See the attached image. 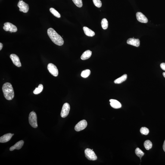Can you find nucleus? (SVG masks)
<instances>
[{
	"mask_svg": "<svg viewBox=\"0 0 165 165\" xmlns=\"http://www.w3.org/2000/svg\"><path fill=\"white\" fill-rule=\"evenodd\" d=\"M127 78V75L126 74H124L120 77L116 79L114 81V82L116 84H120L125 81L126 80Z\"/></svg>",
	"mask_w": 165,
	"mask_h": 165,
	"instance_id": "18",
	"label": "nucleus"
},
{
	"mask_svg": "<svg viewBox=\"0 0 165 165\" xmlns=\"http://www.w3.org/2000/svg\"><path fill=\"white\" fill-rule=\"evenodd\" d=\"M48 35L52 42L57 45L61 46L64 43L62 37L54 29L49 28L47 31Z\"/></svg>",
	"mask_w": 165,
	"mask_h": 165,
	"instance_id": "1",
	"label": "nucleus"
},
{
	"mask_svg": "<svg viewBox=\"0 0 165 165\" xmlns=\"http://www.w3.org/2000/svg\"><path fill=\"white\" fill-rule=\"evenodd\" d=\"M29 123L32 127L36 128L38 127L37 117L35 112H31L29 115Z\"/></svg>",
	"mask_w": 165,
	"mask_h": 165,
	"instance_id": "3",
	"label": "nucleus"
},
{
	"mask_svg": "<svg viewBox=\"0 0 165 165\" xmlns=\"http://www.w3.org/2000/svg\"><path fill=\"white\" fill-rule=\"evenodd\" d=\"M43 89V86L42 84H40L38 87L36 88L33 91V93L35 95H38L42 92Z\"/></svg>",
	"mask_w": 165,
	"mask_h": 165,
	"instance_id": "19",
	"label": "nucleus"
},
{
	"mask_svg": "<svg viewBox=\"0 0 165 165\" xmlns=\"http://www.w3.org/2000/svg\"><path fill=\"white\" fill-rule=\"evenodd\" d=\"M12 135H13H13H14V134H12Z\"/></svg>",
	"mask_w": 165,
	"mask_h": 165,
	"instance_id": "32",
	"label": "nucleus"
},
{
	"mask_svg": "<svg viewBox=\"0 0 165 165\" xmlns=\"http://www.w3.org/2000/svg\"><path fill=\"white\" fill-rule=\"evenodd\" d=\"M101 25L103 29H106L108 27V23L107 20L105 18H103L101 21Z\"/></svg>",
	"mask_w": 165,
	"mask_h": 165,
	"instance_id": "21",
	"label": "nucleus"
},
{
	"mask_svg": "<svg viewBox=\"0 0 165 165\" xmlns=\"http://www.w3.org/2000/svg\"><path fill=\"white\" fill-rule=\"evenodd\" d=\"M144 146L146 149L149 150L151 149L152 147V144L149 140H147L144 142Z\"/></svg>",
	"mask_w": 165,
	"mask_h": 165,
	"instance_id": "20",
	"label": "nucleus"
},
{
	"mask_svg": "<svg viewBox=\"0 0 165 165\" xmlns=\"http://www.w3.org/2000/svg\"><path fill=\"white\" fill-rule=\"evenodd\" d=\"M70 110V106L68 103L63 105L61 112V115L63 118H65L68 115Z\"/></svg>",
	"mask_w": 165,
	"mask_h": 165,
	"instance_id": "6",
	"label": "nucleus"
},
{
	"mask_svg": "<svg viewBox=\"0 0 165 165\" xmlns=\"http://www.w3.org/2000/svg\"><path fill=\"white\" fill-rule=\"evenodd\" d=\"M17 6L19 8V11L23 13H27L29 10V5L23 0L19 1L17 4Z\"/></svg>",
	"mask_w": 165,
	"mask_h": 165,
	"instance_id": "9",
	"label": "nucleus"
},
{
	"mask_svg": "<svg viewBox=\"0 0 165 165\" xmlns=\"http://www.w3.org/2000/svg\"><path fill=\"white\" fill-rule=\"evenodd\" d=\"M72 1L76 6L79 7H82V0H72Z\"/></svg>",
	"mask_w": 165,
	"mask_h": 165,
	"instance_id": "26",
	"label": "nucleus"
},
{
	"mask_svg": "<svg viewBox=\"0 0 165 165\" xmlns=\"http://www.w3.org/2000/svg\"><path fill=\"white\" fill-rule=\"evenodd\" d=\"M48 69L51 75L54 76H57L58 74V69L56 66L52 63H50L48 65Z\"/></svg>",
	"mask_w": 165,
	"mask_h": 165,
	"instance_id": "7",
	"label": "nucleus"
},
{
	"mask_svg": "<svg viewBox=\"0 0 165 165\" xmlns=\"http://www.w3.org/2000/svg\"><path fill=\"white\" fill-rule=\"evenodd\" d=\"M10 57L15 65L19 67H21V63L18 56L15 54H12L10 55Z\"/></svg>",
	"mask_w": 165,
	"mask_h": 165,
	"instance_id": "10",
	"label": "nucleus"
},
{
	"mask_svg": "<svg viewBox=\"0 0 165 165\" xmlns=\"http://www.w3.org/2000/svg\"><path fill=\"white\" fill-rule=\"evenodd\" d=\"M92 54V52L91 51L88 50L85 51L82 54L81 57V59L84 60L88 59L91 57Z\"/></svg>",
	"mask_w": 165,
	"mask_h": 165,
	"instance_id": "17",
	"label": "nucleus"
},
{
	"mask_svg": "<svg viewBox=\"0 0 165 165\" xmlns=\"http://www.w3.org/2000/svg\"><path fill=\"white\" fill-rule=\"evenodd\" d=\"M24 144V142L23 140L19 141L16 143L14 145L11 147L10 149V151H12L15 149L19 150L20 149L23 147Z\"/></svg>",
	"mask_w": 165,
	"mask_h": 165,
	"instance_id": "15",
	"label": "nucleus"
},
{
	"mask_svg": "<svg viewBox=\"0 0 165 165\" xmlns=\"http://www.w3.org/2000/svg\"><path fill=\"white\" fill-rule=\"evenodd\" d=\"M3 46V44L1 43H0V50L1 51L2 49Z\"/></svg>",
	"mask_w": 165,
	"mask_h": 165,
	"instance_id": "29",
	"label": "nucleus"
},
{
	"mask_svg": "<svg viewBox=\"0 0 165 165\" xmlns=\"http://www.w3.org/2000/svg\"><path fill=\"white\" fill-rule=\"evenodd\" d=\"M85 156L88 160H96L97 159V156L94 152L93 150L89 148H87L85 151Z\"/></svg>",
	"mask_w": 165,
	"mask_h": 165,
	"instance_id": "4",
	"label": "nucleus"
},
{
	"mask_svg": "<svg viewBox=\"0 0 165 165\" xmlns=\"http://www.w3.org/2000/svg\"><path fill=\"white\" fill-rule=\"evenodd\" d=\"M2 89L4 96L6 99L11 100L14 98V92L11 84L8 82H6L3 85Z\"/></svg>",
	"mask_w": 165,
	"mask_h": 165,
	"instance_id": "2",
	"label": "nucleus"
},
{
	"mask_svg": "<svg viewBox=\"0 0 165 165\" xmlns=\"http://www.w3.org/2000/svg\"><path fill=\"white\" fill-rule=\"evenodd\" d=\"M84 32L87 36L92 37L95 36V32L87 27L85 26L83 28Z\"/></svg>",
	"mask_w": 165,
	"mask_h": 165,
	"instance_id": "16",
	"label": "nucleus"
},
{
	"mask_svg": "<svg viewBox=\"0 0 165 165\" xmlns=\"http://www.w3.org/2000/svg\"><path fill=\"white\" fill-rule=\"evenodd\" d=\"M94 5L96 7L100 8L102 6V3L100 0H93Z\"/></svg>",
	"mask_w": 165,
	"mask_h": 165,
	"instance_id": "27",
	"label": "nucleus"
},
{
	"mask_svg": "<svg viewBox=\"0 0 165 165\" xmlns=\"http://www.w3.org/2000/svg\"><path fill=\"white\" fill-rule=\"evenodd\" d=\"M3 27L4 30L6 31H10L12 32H16L17 31V27L12 24L7 22L4 24Z\"/></svg>",
	"mask_w": 165,
	"mask_h": 165,
	"instance_id": "5",
	"label": "nucleus"
},
{
	"mask_svg": "<svg viewBox=\"0 0 165 165\" xmlns=\"http://www.w3.org/2000/svg\"><path fill=\"white\" fill-rule=\"evenodd\" d=\"M140 132L142 134L147 135L149 132V130L147 128L145 127H142L140 129Z\"/></svg>",
	"mask_w": 165,
	"mask_h": 165,
	"instance_id": "25",
	"label": "nucleus"
},
{
	"mask_svg": "<svg viewBox=\"0 0 165 165\" xmlns=\"http://www.w3.org/2000/svg\"><path fill=\"white\" fill-rule=\"evenodd\" d=\"M163 151L165 152V140L164 141V143H163Z\"/></svg>",
	"mask_w": 165,
	"mask_h": 165,
	"instance_id": "30",
	"label": "nucleus"
},
{
	"mask_svg": "<svg viewBox=\"0 0 165 165\" xmlns=\"http://www.w3.org/2000/svg\"><path fill=\"white\" fill-rule=\"evenodd\" d=\"M110 105L113 108L118 109L121 107V104L117 100L111 99L110 100Z\"/></svg>",
	"mask_w": 165,
	"mask_h": 165,
	"instance_id": "14",
	"label": "nucleus"
},
{
	"mask_svg": "<svg viewBox=\"0 0 165 165\" xmlns=\"http://www.w3.org/2000/svg\"><path fill=\"white\" fill-rule=\"evenodd\" d=\"M127 43L129 45L138 47L140 45V40L138 39H135L134 38H130L127 40Z\"/></svg>",
	"mask_w": 165,
	"mask_h": 165,
	"instance_id": "12",
	"label": "nucleus"
},
{
	"mask_svg": "<svg viewBox=\"0 0 165 165\" xmlns=\"http://www.w3.org/2000/svg\"><path fill=\"white\" fill-rule=\"evenodd\" d=\"M50 11L52 14L54 16H55L57 18H59L61 17V15L56 10L54 9V8H50Z\"/></svg>",
	"mask_w": 165,
	"mask_h": 165,
	"instance_id": "23",
	"label": "nucleus"
},
{
	"mask_svg": "<svg viewBox=\"0 0 165 165\" xmlns=\"http://www.w3.org/2000/svg\"><path fill=\"white\" fill-rule=\"evenodd\" d=\"M160 67L163 70L165 71V63H162L160 65Z\"/></svg>",
	"mask_w": 165,
	"mask_h": 165,
	"instance_id": "28",
	"label": "nucleus"
},
{
	"mask_svg": "<svg viewBox=\"0 0 165 165\" xmlns=\"http://www.w3.org/2000/svg\"><path fill=\"white\" fill-rule=\"evenodd\" d=\"M135 153L136 155L138 157H139L140 159L144 155V154L143 152H142V150H141L138 148H137L135 149Z\"/></svg>",
	"mask_w": 165,
	"mask_h": 165,
	"instance_id": "24",
	"label": "nucleus"
},
{
	"mask_svg": "<svg viewBox=\"0 0 165 165\" xmlns=\"http://www.w3.org/2000/svg\"><path fill=\"white\" fill-rule=\"evenodd\" d=\"M88 123L86 120H83L80 121L76 124L75 127V129L77 132L83 130L87 126Z\"/></svg>",
	"mask_w": 165,
	"mask_h": 165,
	"instance_id": "8",
	"label": "nucleus"
},
{
	"mask_svg": "<svg viewBox=\"0 0 165 165\" xmlns=\"http://www.w3.org/2000/svg\"><path fill=\"white\" fill-rule=\"evenodd\" d=\"M137 19L141 23H147L148 22L147 17L142 13L138 12L136 14Z\"/></svg>",
	"mask_w": 165,
	"mask_h": 165,
	"instance_id": "11",
	"label": "nucleus"
},
{
	"mask_svg": "<svg viewBox=\"0 0 165 165\" xmlns=\"http://www.w3.org/2000/svg\"><path fill=\"white\" fill-rule=\"evenodd\" d=\"M163 76H164V77L165 78V72H163Z\"/></svg>",
	"mask_w": 165,
	"mask_h": 165,
	"instance_id": "31",
	"label": "nucleus"
},
{
	"mask_svg": "<svg viewBox=\"0 0 165 165\" xmlns=\"http://www.w3.org/2000/svg\"><path fill=\"white\" fill-rule=\"evenodd\" d=\"M91 74V71L89 70H86L82 71L81 76L84 78H86L89 76Z\"/></svg>",
	"mask_w": 165,
	"mask_h": 165,
	"instance_id": "22",
	"label": "nucleus"
},
{
	"mask_svg": "<svg viewBox=\"0 0 165 165\" xmlns=\"http://www.w3.org/2000/svg\"><path fill=\"white\" fill-rule=\"evenodd\" d=\"M13 136L12 134L8 133L3 135L0 138V142H6L10 140Z\"/></svg>",
	"mask_w": 165,
	"mask_h": 165,
	"instance_id": "13",
	"label": "nucleus"
}]
</instances>
